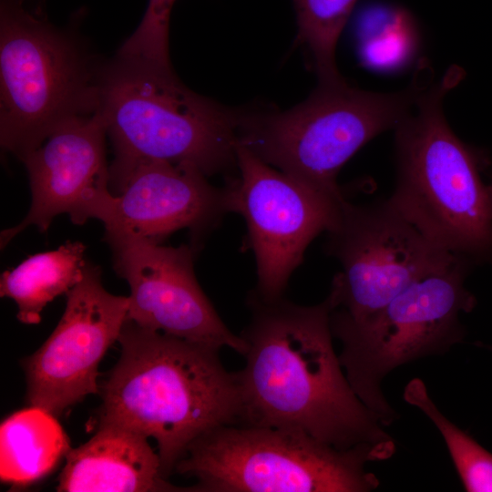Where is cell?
Here are the masks:
<instances>
[{"instance_id": "8992f818", "label": "cell", "mask_w": 492, "mask_h": 492, "mask_svg": "<svg viewBox=\"0 0 492 492\" xmlns=\"http://www.w3.org/2000/svg\"><path fill=\"white\" fill-rule=\"evenodd\" d=\"M99 68L42 0H1L2 149L21 161L67 120L95 113Z\"/></svg>"}, {"instance_id": "52a82bcc", "label": "cell", "mask_w": 492, "mask_h": 492, "mask_svg": "<svg viewBox=\"0 0 492 492\" xmlns=\"http://www.w3.org/2000/svg\"><path fill=\"white\" fill-rule=\"evenodd\" d=\"M389 457L372 446L338 449L300 431L227 425L196 438L174 471L196 478L188 491L367 492L379 480L365 464Z\"/></svg>"}, {"instance_id": "2e32d148", "label": "cell", "mask_w": 492, "mask_h": 492, "mask_svg": "<svg viewBox=\"0 0 492 492\" xmlns=\"http://www.w3.org/2000/svg\"><path fill=\"white\" fill-rule=\"evenodd\" d=\"M71 449L70 441L51 413L29 406L5 418L0 426V477L26 487L49 473Z\"/></svg>"}, {"instance_id": "5b68a950", "label": "cell", "mask_w": 492, "mask_h": 492, "mask_svg": "<svg viewBox=\"0 0 492 492\" xmlns=\"http://www.w3.org/2000/svg\"><path fill=\"white\" fill-rule=\"evenodd\" d=\"M423 64L410 86L395 93L358 89L345 81L318 85L301 104L282 112L239 114L238 144L293 180L343 199L337 175L352 156L411 114L431 83Z\"/></svg>"}, {"instance_id": "277c9868", "label": "cell", "mask_w": 492, "mask_h": 492, "mask_svg": "<svg viewBox=\"0 0 492 492\" xmlns=\"http://www.w3.org/2000/svg\"><path fill=\"white\" fill-rule=\"evenodd\" d=\"M448 70L419 95L415 113L395 128L391 205L436 248L470 264L492 257V206L484 158L447 124L443 100L460 78Z\"/></svg>"}, {"instance_id": "5bb4252c", "label": "cell", "mask_w": 492, "mask_h": 492, "mask_svg": "<svg viewBox=\"0 0 492 492\" xmlns=\"http://www.w3.org/2000/svg\"><path fill=\"white\" fill-rule=\"evenodd\" d=\"M207 177L188 163L141 161L111 188L113 196L99 220L105 229L159 242L188 229L194 247L230 212L225 186L214 187Z\"/></svg>"}, {"instance_id": "4fadbf2b", "label": "cell", "mask_w": 492, "mask_h": 492, "mask_svg": "<svg viewBox=\"0 0 492 492\" xmlns=\"http://www.w3.org/2000/svg\"><path fill=\"white\" fill-rule=\"evenodd\" d=\"M106 136L97 110L67 120L21 159L29 178L31 205L21 222L1 231L2 249L31 225L46 231L62 213L77 225L100 220L113 196Z\"/></svg>"}, {"instance_id": "6da1fadb", "label": "cell", "mask_w": 492, "mask_h": 492, "mask_svg": "<svg viewBox=\"0 0 492 492\" xmlns=\"http://www.w3.org/2000/svg\"><path fill=\"white\" fill-rule=\"evenodd\" d=\"M240 336L246 364L237 372L241 425L303 432L338 449L361 446L391 456L394 439L357 396L333 344L332 302L293 303L267 299L254 290Z\"/></svg>"}, {"instance_id": "7a4b0ae2", "label": "cell", "mask_w": 492, "mask_h": 492, "mask_svg": "<svg viewBox=\"0 0 492 492\" xmlns=\"http://www.w3.org/2000/svg\"><path fill=\"white\" fill-rule=\"evenodd\" d=\"M118 342L120 356L101 386L99 423L154 438L166 479L200 436L241 424L237 372L223 366L218 350L128 318Z\"/></svg>"}, {"instance_id": "ac0fdd59", "label": "cell", "mask_w": 492, "mask_h": 492, "mask_svg": "<svg viewBox=\"0 0 492 492\" xmlns=\"http://www.w3.org/2000/svg\"><path fill=\"white\" fill-rule=\"evenodd\" d=\"M354 31L361 61L372 69L400 68L415 54V20L400 5L378 1L366 4L357 14Z\"/></svg>"}, {"instance_id": "ffe728a7", "label": "cell", "mask_w": 492, "mask_h": 492, "mask_svg": "<svg viewBox=\"0 0 492 492\" xmlns=\"http://www.w3.org/2000/svg\"><path fill=\"white\" fill-rule=\"evenodd\" d=\"M404 399L420 409L439 430L464 488L492 492V454L440 412L421 379L414 378L406 384Z\"/></svg>"}, {"instance_id": "8fae6325", "label": "cell", "mask_w": 492, "mask_h": 492, "mask_svg": "<svg viewBox=\"0 0 492 492\" xmlns=\"http://www.w3.org/2000/svg\"><path fill=\"white\" fill-rule=\"evenodd\" d=\"M113 267L130 289L127 318L215 350L229 347L243 355L245 343L219 316L194 272V247L161 242L105 229Z\"/></svg>"}, {"instance_id": "9c48e42d", "label": "cell", "mask_w": 492, "mask_h": 492, "mask_svg": "<svg viewBox=\"0 0 492 492\" xmlns=\"http://www.w3.org/2000/svg\"><path fill=\"white\" fill-rule=\"evenodd\" d=\"M325 251L342 267L328 294L333 310L352 320L369 316L412 283L461 260L433 245L387 199L355 204L345 197Z\"/></svg>"}, {"instance_id": "ba28073f", "label": "cell", "mask_w": 492, "mask_h": 492, "mask_svg": "<svg viewBox=\"0 0 492 492\" xmlns=\"http://www.w3.org/2000/svg\"><path fill=\"white\" fill-rule=\"evenodd\" d=\"M470 265L457 260L412 283L361 320L332 310L331 329L342 343L339 359L346 377L384 425L397 417L381 389L385 375L418 358L443 354L463 338L460 313L476 305L465 286Z\"/></svg>"}, {"instance_id": "30bf717a", "label": "cell", "mask_w": 492, "mask_h": 492, "mask_svg": "<svg viewBox=\"0 0 492 492\" xmlns=\"http://www.w3.org/2000/svg\"><path fill=\"white\" fill-rule=\"evenodd\" d=\"M239 175L225 185L230 212L245 220L257 266L254 291L282 296L313 240L337 221L345 199L311 190L238 144Z\"/></svg>"}, {"instance_id": "44dd1931", "label": "cell", "mask_w": 492, "mask_h": 492, "mask_svg": "<svg viewBox=\"0 0 492 492\" xmlns=\"http://www.w3.org/2000/svg\"><path fill=\"white\" fill-rule=\"evenodd\" d=\"M176 0H149L143 18L117 55L171 67L169 56V26Z\"/></svg>"}, {"instance_id": "d6986e66", "label": "cell", "mask_w": 492, "mask_h": 492, "mask_svg": "<svg viewBox=\"0 0 492 492\" xmlns=\"http://www.w3.org/2000/svg\"><path fill=\"white\" fill-rule=\"evenodd\" d=\"M358 0H293L297 40L311 55L320 85L344 81L335 64V48Z\"/></svg>"}, {"instance_id": "7c38bea8", "label": "cell", "mask_w": 492, "mask_h": 492, "mask_svg": "<svg viewBox=\"0 0 492 492\" xmlns=\"http://www.w3.org/2000/svg\"><path fill=\"white\" fill-rule=\"evenodd\" d=\"M66 295V309L56 327L22 361L27 405L55 416L99 392V364L118 341L128 310V297L108 292L100 268L90 261L81 281Z\"/></svg>"}, {"instance_id": "9a60e30c", "label": "cell", "mask_w": 492, "mask_h": 492, "mask_svg": "<svg viewBox=\"0 0 492 492\" xmlns=\"http://www.w3.org/2000/svg\"><path fill=\"white\" fill-rule=\"evenodd\" d=\"M148 438L119 425L99 423L87 442L67 452L56 491H188L164 477L159 453Z\"/></svg>"}, {"instance_id": "e0dca14e", "label": "cell", "mask_w": 492, "mask_h": 492, "mask_svg": "<svg viewBox=\"0 0 492 492\" xmlns=\"http://www.w3.org/2000/svg\"><path fill=\"white\" fill-rule=\"evenodd\" d=\"M86 246L67 241L56 250L39 252L1 275L0 295L13 299L16 318L26 324L41 321V313L56 297L70 291L84 273Z\"/></svg>"}, {"instance_id": "7402d4cb", "label": "cell", "mask_w": 492, "mask_h": 492, "mask_svg": "<svg viewBox=\"0 0 492 492\" xmlns=\"http://www.w3.org/2000/svg\"><path fill=\"white\" fill-rule=\"evenodd\" d=\"M487 187H488L489 197H490V201H491V206H492V181L489 185H487Z\"/></svg>"}, {"instance_id": "3957f363", "label": "cell", "mask_w": 492, "mask_h": 492, "mask_svg": "<svg viewBox=\"0 0 492 492\" xmlns=\"http://www.w3.org/2000/svg\"><path fill=\"white\" fill-rule=\"evenodd\" d=\"M97 111L114 153L110 189L145 160L206 176L237 166L239 114L189 89L172 67L116 55L99 68Z\"/></svg>"}]
</instances>
